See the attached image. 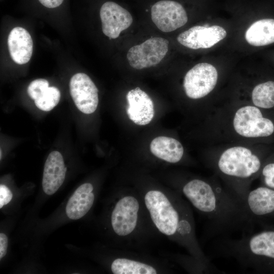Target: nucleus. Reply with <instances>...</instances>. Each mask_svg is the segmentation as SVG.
Instances as JSON below:
<instances>
[{"label":"nucleus","mask_w":274,"mask_h":274,"mask_svg":"<svg viewBox=\"0 0 274 274\" xmlns=\"http://www.w3.org/2000/svg\"><path fill=\"white\" fill-rule=\"evenodd\" d=\"M182 191L219 232L251 229L252 222L242 204L214 179H193L183 185Z\"/></svg>","instance_id":"nucleus-1"},{"label":"nucleus","mask_w":274,"mask_h":274,"mask_svg":"<svg viewBox=\"0 0 274 274\" xmlns=\"http://www.w3.org/2000/svg\"><path fill=\"white\" fill-rule=\"evenodd\" d=\"M265 159L264 154L237 145L222 151L210 163L225 186L242 204L252 181L259 176Z\"/></svg>","instance_id":"nucleus-2"},{"label":"nucleus","mask_w":274,"mask_h":274,"mask_svg":"<svg viewBox=\"0 0 274 274\" xmlns=\"http://www.w3.org/2000/svg\"><path fill=\"white\" fill-rule=\"evenodd\" d=\"M223 255L243 266L259 270L274 262V231L247 234L238 239H224L218 246Z\"/></svg>","instance_id":"nucleus-3"},{"label":"nucleus","mask_w":274,"mask_h":274,"mask_svg":"<svg viewBox=\"0 0 274 274\" xmlns=\"http://www.w3.org/2000/svg\"><path fill=\"white\" fill-rule=\"evenodd\" d=\"M253 105L238 108L233 115L232 128L242 138L263 141L274 139V115Z\"/></svg>","instance_id":"nucleus-4"},{"label":"nucleus","mask_w":274,"mask_h":274,"mask_svg":"<svg viewBox=\"0 0 274 274\" xmlns=\"http://www.w3.org/2000/svg\"><path fill=\"white\" fill-rule=\"evenodd\" d=\"M218 72L212 64L202 62L194 65L186 74L183 86L186 95L193 99L208 95L215 88Z\"/></svg>","instance_id":"nucleus-5"},{"label":"nucleus","mask_w":274,"mask_h":274,"mask_svg":"<svg viewBox=\"0 0 274 274\" xmlns=\"http://www.w3.org/2000/svg\"><path fill=\"white\" fill-rule=\"evenodd\" d=\"M168 45V41L164 38H150L129 49L126 56L128 63L132 67L137 70L155 66L165 56Z\"/></svg>","instance_id":"nucleus-6"},{"label":"nucleus","mask_w":274,"mask_h":274,"mask_svg":"<svg viewBox=\"0 0 274 274\" xmlns=\"http://www.w3.org/2000/svg\"><path fill=\"white\" fill-rule=\"evenodd\" d=\"M152 21L163 32H170L183 26L188 21L184 6L174 0H160L155 3L151 9Z\"/></svg>","instance_id":"nucleus-7"},{"label":"nucleus","mask_w":274,"mask_h":274,"mask_svg":"<svg viewBox=\"0 0 274 274\" xmlns=\"http://www.w3.org/2000/svg\"><path fill=\"white\" fill-rule=\"evenodd\" d=\"M71 97L77 108L82 113L90 114L96 110L98 104V89L86 74H75L70 82Z\"/></svg>","instance_id":"nucleus-8"},{"label":"nucleus","mask_w":274,"mask_h":274,"mask_svg":"<svg viewBox=\"0 0 274 274\" xmlns=\"http://www.w3.org/2000/svg\"><path fill=\"white\" fill-rule=\"evenodd\" d=\"M99 16L103 33L110 39L117 38L133 21L131 14L113 1H106L101 6Z\"/></svg>","instance_id":"nucleus-9"},{"label":"nucleus","mask_w":274,"mask_h":274,"mask_svg":"<svg viewBox=\"0 0 274 274\" xmlns=\"http://www.w3.org/2000/svg\"><path fill=\"white\" fill-rule=\"evenodd\" d=\"M225 29L219 25L193 26L177 37L179 43L192 49L209 48L224 39Z\"/></svg>","instance_id":"nucleus-10"},{"label":"nucleus","mask_w":274,"mask_h":274,"mask_svg":"<svg viewBox=\"0 0 274 274\" xmlns=\"http://www.w3.org/2000/svg\"><path fill=\"white\" fill-rule=\"evenodd\" d=\"M138 200L131 196L120 199L116 204L111 216V224L118 235L126 236L135 229L139 210Z\"/></svg>","instance_id":"nucleus-11"},{"label":"nucleus","mask_w":274,"mask_h":274,"mask_svg":"<svg viewBox=\"0 0 274 274\" xmlns=\"http://www.w3.org/2000/svg\"><path fill=\"white\" fill-rule=\"evenodd\" d=\"M242 205L252 222L257 217L273 213L274 189L263 185L250 190Z\"/></svg>","instance_id":"nucleus-12"},{"label":"nucleus","mask_w":274,"mask_h":274,"mask_svg":"<svg viewBox=\"0 0 274 274\" xmlns=\"http://www.w3.org/2000/svg\"><path fill=\"white\" fill-rule=\"evenodd\" d=\"M128 118L135 124L145 125L154 116V104L149 95L139 87L129 91L126 94Z\"/></svg>","instance_id":"nucleus-13"},{"label":"nucleus","mask_w":274,"mask_h":274,"mask_svg":"<svg viewBox=\"0 0 274 274\" xmlns=\"http://www.w3.org/2000/svg\"><path fill=\"white\" fill-rule=\"evenodd\" d=\"M67 168L61 154L57 151L51 152L44 165L42 187L47 195L55 193L63 184Z\"/></svg>","instance_id":"nucleus-14"},{"label":"nucleus","mask_w":274,"mask_h":274,"mask_svg":"<svg viewBox=\"0 0 274 274\" xmlns=\"http://www.w3.org/2000/svg\"><path fill=\"white\" fill-rule=\"evenodd\" d=\"M8 46L10 56L17 64H23L30 59L33 52V41L25 28L15 27L8 38Z\"/></svg>","instance_id":"nucleus-15"},{"label":"nucleus","mask_w":274,"mask_h":274,"mask_svg":"<svg viewBox=\"0 0 274 274\" xmlns=\"http://www.w3.org/2000/svg\"><path fill=\"white\" fill-rule=\"evenodd\" d=\"M93 186L89 183L80 186L74 192L67 203L65 211L72 220H77L85 215L92 207L94 195Z\"/></svg>","instance_id":"nucleus-16"},{"label":"nucleus","mask_w":274,"mask_h":274,"mask_svg":"<svg viewBox=\"0 0 274 274\" xmlns=\"http://www.w3.org/2000/svg\"><path fill=\"white\" fill-rule=\"evenodd\" d=\"M150 149L156 157L173 163L180 161L184 154L181 143L174 138L167 136H160L154 139Z\"/></svg>","instance_id":"nucleus-17"},{"label":"nucleus","mask_w":274,"mask_h":274,"mask_svg":"<svg viewBox=\"0 0 274 274\" xmlns=\"http://www.w3.org/2000/svg\"><path fill=\"white\" fill-rule=\"evenodd\" d=\"M245 39L249 44L256 47L274 43V19L264 18L254 22L247 29Z\"/></svg>","instance_id":"nucleus-18"},{"label":"nucleus","mask_w":274,"mask_h":274,"mask_svg":"<svg viewBox=\"0 0 274 274\" xmlns=\"http://www.w3.org/2000/svg\"><path fill=\"white\" fill-rule=\"evenodd\" d=\"M252 105L264 110H274V81L268 80L256 85L252 91Z\"/></svg>","instance_id":"nucleus-19"},{"label":"nucleus","mask_w":274,"mask_h":274,"mask_svg":"<svg viewBox=\"0 0 274 274\" xmlns=\"http://www.w3.org/2000/svg\"><path fill=\"white\" fill-rule=\"evenodd\" d=\"M111 270L114 274H156V270L151 265L126 258L114 260Z\"/></svg>","instance_id":"nucleus-20"},{"label":"nucleus","mask_w":274,"mask_h":274,"mask_svg":"<svg viewBox=\"0 0 274 274\" xmlns=\"http://www.w3.org/2000/svg\"><path fill=\"white\" fill-rule=\"evenodd\" d=\"M60 98L59 90L54 86L48 87L34 100L38 108L44 111H50L58 104Z\"/></svg>","instance_id":"nucleus-21"},{"label":"nucleus","mask_w":274,"mask_h":274,"mask_svg":"<svg viewBox=\"0 0 274 274\" xmlns=\"http://www.w3.org/2000/svg\"><path fill=\"white\" fill-rule=\"evenodd\" d=\"M259 176L263 185L274 189V153L266 158Z\"/></svg>","instance_id":"nucleus-22"},{"label":"nucleus","mask_w":274,"mask_h":274,"mask_svg":"<svg viewBox=\"0 0 274 274\" xmlns=\"http://www.w3.org/2000/svg\"><path fill=\"white\" fill-rule=\"evenodd\" d=\"M49 82L44 79H38L32 81L28 85L27 94L33 100L37 99L48 87Z\"/></svg>","instance_id":"nucleus-23"},{"label":"nucleus","mask_w":274,"mask_h":274,"mask_svg":"<svg viewBox=\"0 0 274 274\" xmlns=\"http://www.w3.org/2000/svg\"><path fill=\"white\" fill-rule=\"evenodd\" d=\"M13 194L11 190L5 185H0V208L8 204L11 200Z\"/></svg>","instance_id":"nucleus-24"},{"label":"nucleus","mask_w":274,"mask_h":274,"mask_svg":"<svg viewBox=\"0 0 274 274\" xmlns=\"http://www.w3.org/2000/svg\"><path fill=\"white\" fill-rule=\"evenodd\" d=\"M8 244L7 235L4 233H0V259H2L6 254Z\"/></svg>","instance_id":"nucleus-25"},{"label":"nucleus","mask_w":274,"mask_h":274,"mask_svg":"<svg viewBox=\"0 0 274 274\" xmlns=\"http://www.w3.org/2000/svg\"><path fill=\"white\" fill-rule=\"evenodd\" d=\"M0 151H1V152H0V155H1V156H0V159H2V150H1V149Z\"/></svg>","instance_id":"nucleus-26"}]
</instances>
